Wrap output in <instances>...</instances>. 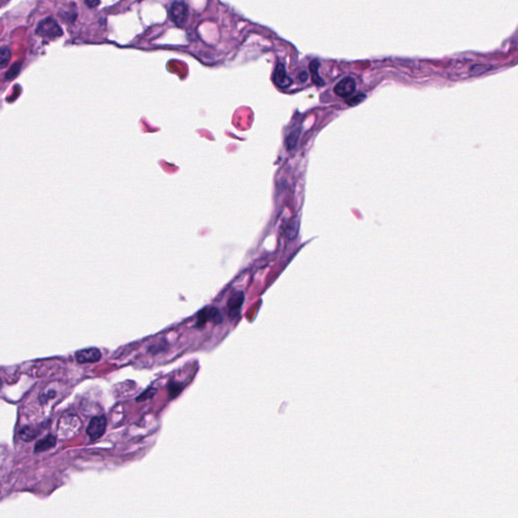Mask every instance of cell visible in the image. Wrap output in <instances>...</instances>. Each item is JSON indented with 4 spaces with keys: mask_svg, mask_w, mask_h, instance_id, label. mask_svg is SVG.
<instances>
[{
    "mask_svg": "<svg viewBox=\"0 0 518 518\" xmlns=\"http://www.w3.org/2000/svg\"><path fill=\"white\" fill-rule=\"evenodd\" d=\"M298 230H299V221L297 220V218H295V219H293L289 223V226L287 228V236H288V238L290 240L296 239L297 234H298Z\"/></svg>",
    "mask_w": 518,
    "mask_h": 518,
    "instance_id": "cell-10",
    "label": "cell"
},
{
    "mask_svg": "<svg viewBox=\"0 0 518 518\" xmlns=\"http://www.w3.org/2000/svg\"><path fill=\"white\" fill-rule=\"evenodd\" d=\"M56 444V439L54 438L53 435H48L46 436V438L40 442L37 443L36 444V447H35V451L36 452H39V451H44V450H47L51 447H53L54 445H55Z\"/></svg>",
    "mask_w": 518,
    "mask_h": 518,
    "instance_id": "cell-9",
    "label": "cell"
},
{
    "mask_svg": "<svg viewBox=\"0 0 518 518\" xmlns=\"http://www.w3.org/2000/svg\"><path fill=\"white\" fill-rule=\"evenodd\" d=\"M357 89V82L352 77H344L341 79L339 82L336 84L334 91L337 95L341 97H348L350 96Z\"/></svg>",
    "mask_w": 518,
    "mask_h": 518,
    "instance_id": "cell-4",
    "label": "cell"
},
{
    "mask_svg": "<svg viewBox=\"0 0 518 518\" xmlns=\"http://www.w3.org/2000/svg\"><path fill=\"white\" fill-rule=\"evenodd\" d=\"M2 387V383H1V379H0V388Z\"/></svg>",
    "mask_w": 518,
    "mask_h": 518,
    "instance_id": "cell-19",
    "label": "cell"
},
{
    "mask_svg": "<svg viewBox=\"0 0 518 518\" xmlns=\"http://www.w3.org/2000/svg\"><path fill=\"white\" fill-rule=\"evenodd\" d=\"M169 15L171 20L178 26L184 25L187 19L188 10L185 3L181 1H174L169 9Z\"/></svg>",
    "mask_w": 518,
    "mask_h": 518,
    "instance_id": "cell-2",
    "label": "cell"
},
{
    "mask_svg": "<svg viewBox=\"0 0 518 518\" xmlns=\"http://www.w3.org/2000/svg\"><path fill=\"white\" fill-rule=\"evenodd\" d=\"M181 389H182L181 385L176 384V383L171 384V385L169 386V393H170V396H171V397H175V396H177V395L180 393Z\"/></svg>",
    "mask_w": 518,
    "mask_h": 518,
    "instance_id": "cell-15",
    "label": "cell"
},
{
    "mask_svg": "<svg viewBox=\"0 0 518 518\" xmlns=\"http://www.w3.org/2000/svg\"><path fill=\"white\" fill-rule=\"evenodd\" d=\"M275 83L281 88H288L293 83L292 78L287 74L286 68L283 64H279L275 74H274Z\"/></svg>",
    "mask_w": 518,
    "mask_h": 518,
    "instance_id": "cell-8",
    "label": "cell"
},
{
    "mask_svg": "<svg viewBox=\"0 0 518 518\" xmlns=\"http://www.w3.org/2000/svg\"><path fill=\"white\" fill-rule=\"evenodd\" d=\"M11 58V53L10 50L6 47L0 48V69L5 68Z\"/></svg>",
    "mask_w": 518,
    "mask_h": 518,
    "instance_id": "cell-13",
    "label": "cell"
},
{
    "mask_svg": "<svg viewBox=\"0 0 518 518\" xmlns=\"http://www.w3.org/2000/svg\"><path fill=\"white\" fill-rule=\"evenodd\" d=\"M155 392H156V391H155V390H153V388H151V389L147 390V391H146V392H145V393H144L143 395H141V396H140V398H138V401H141V400L143 401V400H145V399L149 398V396L151 397V396H152V395H153V394H154Z\"/></svg>",
    "mask_w": 518,
    "mask_h": 518,
    "instance_id": "cell-16",
    "label": "cell"
},
{
    "mask_svg": "<svg viewBox=\"0 0 518 518\" xmlns=\"http://www.w3.org/2000/svg\"><path fill=\"white\" fill-rule=\"evenodd\" d=\"M37 34L45 38L54 39L62 36V30L55 20L49 17L40 22L37 29Z\"/></svg>",
    "mask_w": 518,
    "mask_h": 518,
    "instance_id": "cell-1",
    "label": "cell"
},
{
    "mask_svg": "<svg viewBox=\"0 0 518 518\" xmlns=\"http://www.w3.org/2000/svg\"><path fill=\"white\" fill-rule=\"evenodd\" d=\"M298 78L302 81V82H305V81L308 79V73L306 71H303L301 74H299Z\"/></svg>",
    "mask_w": 518,
    "mask_h": 518,
    "instance_id": "cell-18",
    "label": "cell"
},
{
    "mask_svg": "<svg viewBox=\"0 0 518 518\" xmlns=\"http://www.w3.org/2000/svg\"><path fill=\"white\" fill-rule=\"evenodd\" d=\"M364 99H366V95L363 94V93H361V94H358V95H356V96H353V97L349 98V99L347 100V103H348L349 105H351V106H354V105L360 104L362 101H364Z\"/></svg>",
    "mask_w": 518,
    "mask_h": 518,
    "instance_id": "cell-14",
    "label": "cell"
},
{
    "mask_svg": "<svg viewBox=\"0 0 518 518\" xmlns=\"http://www.w3.org/2000/svg\"><path fill=\"white\" fill-rule=\"evenodd\" d=\"M101 358V353L97 348H87L76 352V360L79 364L97 363Z\"/></svg>",
    "mask_w": 518,
    "mask_h": 518,
    "instance_id": "cell-6",
    "label": "cell"
},
{
    "mask_svg": "<svg viewBox=\"0 0 518 518\" xmlns=\"http://www.w3.org/2000/svg\"><path fill=\"white\" fill-rule=\"evenodd\" d=\"M299 133H301V130L296 129V130H293L292 132H290V134L287 136L286 145L289 148V150H293L296 146L298 137H299Z\"/></svg>",
    "mask_w": 518,
    "mask_h": 518,
    "instance_id": "cell-11",
    "label": "cell"
},
{
    "mask_svg": "<svg viewBox=\"0 0 518 518\" xmlns=\"http://www.w3.org/2000/svg\"><path fill=\"white\" fill-rule=\"evenodd\" d=\"M85 1L89 7H95L99 4V0H85Z\"/></svg>",
    "mask_w": 518,
    "mask_h": 518,
    "instance_id": "cell-17",
    "label": "cell"
},
{
    "mask_svg": "<svg viewBox=\"0 0 518 518\" xmlns=\"http://www.w3.org/2000/svg\"><path fill=\"white\" fill-rule=\"evenodd\" d=\"M319 67H320V63L318 61H313L311 62L310 64V70H311V73H312V79H313V82L316 84V85H323L324 84V81L323 79L320 77L319 75Z\"/></svg>",
    "mask_w": 518,
    "mask_h": 518,
    "instance_id": "cell-12",
    "label": "cell"
},
{
    "mask_svg": "<svg viewBox=\"0 0 518 518\" xmlns=\"http://www.w3.org/2000/svg\"><path fill=\"white\" fill-rule=\"evenodd\" d=\"M106 427V419L104 416L93 417L86 429V433L89 435L91 441H96L103 435Z\"/></svg>",
    "mask_w": 518,
    "mask_h": 518,
    "instance_id": "cell-3",
    "label": "cell"
},
{
    "mask_svg": "<svg viewBox=\"0 0 518 518\" xmlns=\"http://www.w3.org/2000/svg\"><path fill=\"white\" fill-rule=\"evenodd\" d=\"M244 299H245V296H244L243 292H236L235 294H233L231 296V297L228 301V305H227L228 313H229L230 317H232V318L238 317V315L240 314L241 308L243 306Z\"/></svg>",
    "mask_w": 518,
    "mask_h": 518,
    "instance_id": "cell-7",
    "label": "cell"
},
{
    "mask_svg": "<svg viewBox=\"0 0 518 518\" xmlns=\"http://www.w3.org/2000/svg\"><path fill=\"white\" fill-rule=\"evenodd\" d=\"M223 318L220 313V311L217 308H208L200 312L198 317V326H204L208 321H212L215 324H220L222 322Z\"/></svg>",
    "mask_w": 518,
    "mask_h": 518,
    "instance_id": "cell-5",
    "label": "cell"
}]
</instances>
